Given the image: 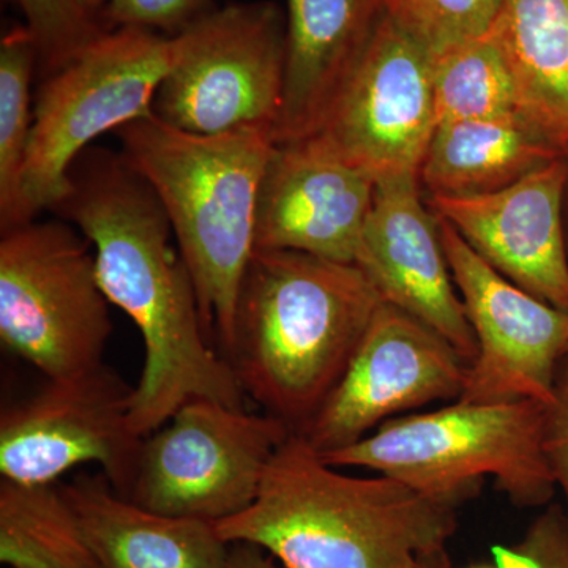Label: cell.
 <instances>
[{
  "label": "cell",
  "instance_id": "cell-10",
  "mask_svg": "<svg viewBox=\"0 0 568 568\" xmlns=\"http://www.w3.org/2000/svg\"><path fill=\"white\" fill-rule=\"evenodd\" d=\"M130 387L99 364L47 386L0 416V474L22 485H55L74 467L97 465L129 497L142 440L130 424Z\"/></svg>",
  "mask_w": 568,
  "mask_h": 568
},
{
  "label": "cell",
  "instance_id": "cell-3",
  "mask_svg": "<svg viewBox=\"0 0 568 568\" xmlns=\"http://www.w3.org/2000/svg\"><path fill=\"white\" fill-rule=\"evenodd\" d=\"M383 304L355 264L290 250H254L223 357L245 395L301 433Z\"/></svg>",
  "mask_w": 568,
  "mask_h": 568
},
{
  "label": "cell",
  "instance_id": "cell-16",
  "mask_svg": "<svg viewBox=\"0 0 568 568\" xmlns=\"http://www.w3.org/2000/svg\"><path fill=\"white\" fill-rule=\"evenodd\" d=\"M567 182L566 152L497 192L426 204L500 275L568 312Z\"/></svg>",
  "mask_w": 568,
  "mask_h": 568
},
{
  "label": "cell",
  "instance_id": "cell-28",
  "mask_svg": "<svg viewBox=\"0 0 568 568\" xmlns=\"http://www.w3.org/2000/svg\"><path fill=\"white\" fill-rule=\"evenodd\" d=\"M544 446L556 485L566 497L568 521V355L560 365L552 398L545 405Z\"/></svg>",
  "mask_w": 568,
  "mask_h": 568
},
{
  "label": "cell",
  "instance_id": "cell-24",
  "mask_svg": "<svg viewBox=\"0 0 568 568\" xmlns=\"http://www.w3.org/2000/svg\"><path fill=\"white\" fill-rule=\"evenodd\" d=\"M504 0H386L387 10L433 55L487 36Z\"/></svg>",
  "mask_w": 568,
  "mask_h": 568
},
{
  "label": "cell",
  "instance_id": "cell-17",
  "mask_svg": "<svg viewBox=\"0 0 568 568\" xmlns=\"http://www.w3.org/2000/svg\"><path fill=\"white\" fill-rule=\"evenodd\" d=\"M386 10V0H286L275 144L313 136Z\"/></svg>",
  "mask_w": 568,
  "mask_h": 568
},
{
  "label": "cell",
  "instance_id": "cell-26",
  "mask_svg": "<svg viewBox=\"0 0 568 568\" xmlns=\"http://www.w3.org/2000/svg\"><path fill=\"white\" fill-rule=\"evenodd\" d=\"M212 10L213 0H106L99 21L104 31L134 28L175 37Z\"/></svg>",
  "mask_w": 568,
  "mask_h": 568
},
{
  "label": "cell",
  "instance_id": "cell-7",
  "mask_svg": "<svg viewBox=\"0 0 568 568\" xmlns=\"http://www.w3.org/2000/svg\"><path fill=\"white\" fill-rule=\"evenodd\" d=\"M110 301L92 245L65 220L22 224L0 241V343L48 379L102 364Z\"/></svg>",
  "mask_w": 568,
  "mask_h": 568
},
{
  "label": "cell",
  "instance_id": "cell-14",
  "mask_svg": "<svg viewBox=\"0 0 568 568\" xmlns=\"http://www.w3.org/2000/svg\"><path fill=\"white\" fill-rule=\"evenodd\" d=\"M376 181L320 136L275 144L256 200V250L354 264Z\"/></svg>",
  "mask_w": 568,
  "mask_h": 568
},
{
  "label": "cell",
  "instance_id": "cell-2",
  "mask_svg": "<svg viewBox=\"0 0 568 568\" xmlns=\"http://www.w3.org/2000/svg\"><path fill=\"white\" fill-rule=\"evenodd\" d=\"M455 511L395 478L339 473L291 433L252 506L215 529L227 545H254L286 568H414L446 552Z\"/></svg>",
  "mask_w": 568,
  "mask_h": 568
},
{
  "label": "cell",
  "instance_id": "cell-20",
  "mask_svg": "<svg viewBox=\"0 0 568 568\" xmlns=\"http://www.w3.org/2000/svg\"><path fill=\"white\" fill-rule=\"evenodd\" d=\"M488 36L517 85L519 114L568 148V0H504Z\"/></svg>",
  "mask_w": 568,
  "mask_h": 568
},
{
  "label": "cell",
  "instance_id": "cell-18",
  "mask_svg": "<svg viewBox=\"0 0 568 568\" xmlns=\"http://www.w3.org/2000/svg\"><path fill=\"white\" fill-rule=\"evenodd\" d=\"M103 568H224L230 545L204 519L171 517L119 495L102 473L62 485Z\"/></svg>",
  "mask_w": 568,
  "mask_h": 568
},
{
  "label": "cell",
  "instance_id": "cell-32",
  "mask_svg": "<svg viewBox=\"0 0 568 568\" xmlns=\"http://www.w3.org/2000/svg\"><path fill=\"white\" fill-rule=\"evenodd\" d=\"M567 160H568V149H567ZM564 224H566V239H567V250H568V182L566 189V200H564Z\"/></svg>",
  "mask_w": 568,
  "mask_h": 568
},
{
  "label": "cell",
  "instance_id": "cell-27",
  "mask_svg": "<svg viewBox=\"0 0 568 568\" xmlns=\"http://www.w3.org/2000/svg\"><path fill=\"white\" fill-rule=\"evenodd\" d=\"M499 568H568V521L559 506H548L510 547L493 549Z\"/></svg>",
  "mask_w": 568,
  "mask_h": 568
},
{
  "label": "cell",
  "instance_id": "cell-23",
  "mask_svg": "<svg viewBox=\"0 0 568 568\" xmlns=\"http://www.w3.org/2000/svg\"><path fill=\"white\" fill-rule=\"evenodd\" d=\"M433 102L436 126L519 112L514 77L488 33L435 55Z\"/></svg>",
  "mask_w": 568,
  "mask_h": 568
},
{
  "label": "cell",
  "instance_id": "cell-13",
  "mask_svg": "<svg viewBox=\"0 0 568 568\" xmlns=\"http://www.w3.org/2000/svg\"><path fill=\"white\" fill-rule=\"evenodd\" d=\"M439 226L477 345L458 402L547 405L568 355V312L500 275L452 224Z\"/></svg>",
  "mask_w": 568,
  "mask_h": 568
},
{
  "label": "cell",
  "instance_id": "cell-33",
  "mask_svg": "<svg viewBox=\"0 0 568 568\" xmlns=\"http://www.w3.org/2000/svg\"><path fill=\"white\" fill-rule=\"evenodd\" d=\"M469 568H499V567H497L496 564L493 562V564H488V566H473Z\"/></svg>",
  "mask_w": 568,
  "mask_h": 568
},
{
  "label": "cell",
  "instance_id": "cell-1",
  "mask_svg": "<svg viewBox=\"0 0 568 568\" xmlns=\"http://www.w3.org/2000/svg\"><path fill=\"white\" fill-rule=\"evenodd\" d=\"M52 212L91 242L104 295L142 336L144 365L130 398L134 432L151 435L196 398L244 407L237 376L209 345L192 274L171 244L170 219L122 153L85 149Z\"/></svg>",
  "mask_w": 568,
  "mask_h": 568
},
{
  "label": "cell",
  "instance_id": "cell-19",
  "mask_svg": "<svg viewBox=\"0 0 568 568\" xmlns=\"http://www.w3.org/2000/svg\"><path fill=\"white\" fill-rule=\"evenodd\" d=\"M566 152L519 112L443 123L426 149L418 182L428 197L493 193Z\"/></svg>",
  "mask_w": 568,
  "mask_h": 568
},
{
  "label": "cell",
  "instance_id": "cell-15",
  "mask_svg": "<svg viewBox=\"0 0 568 568\" xmlns=\"http://www.w3.org/2000/svg\"><path fill=\"white\" fill-rule=\"evenodd\" d=\"M426 205L418 174L377 181L354 264L386 304L443 335L469 365L476 338L452 276L439 219Z\"/></svg>",
  "mask_w": 568,
  "mask_h": 568
},
{
  "label": "cell",
  "instance_id": "cell-21",
  "mask_svg": "<svg viewBox=\"0 0 568 568\" xmlns=\"http://www.w3.org/2000/svg\"><path fill=\"white\" fill-rule=\"evenodd\" d=\"M0 560L10 568H103L62 485L0 480Z\"/></svg>",
  "mask_w": 568,
  "mask_h": 568
},
{
  "label": "cell",
  "instance_id": "cell-22",
  "mask_svg": "<svg viewBox=\"0 0 568 568\" xmlns=\"http://www.w3.org/2000/svg\"><path fill=\"white\" fill-rule=\"evenodd\" d=\"M39 50L26 26L0 41V231L26 224L22 179L33 126L32 80Z\"/></svg>",
  "mask_w": 568,
  "mask_h": 568
},
{
  "label": "cell",
  "instance_id": "cell-31",
  "mask_svg": "<svg viewBox=\"0 0 568 568\" xmlns=\"http://www.w3.org/2000/svg\"><path fill=\"white\" fill-rule=\"evenodd\" d=\"M82 7L88 10L89 14L99 20L100 13H102L104 3L106 0H81Z\"/></svg>",
  "mask_w": 568,
  "mask_h": 568
},
{
  "label": "cell",
  "instance_id": "cell-4",
  "mask_svg": "<svg viewBox=\"0 0 568 568\" xmlns=\"http://www.w3.org/2000/svg\"><path fill=\"white\" fill-rule=\"evenodd\" d=\"M114 133L123 159L162 203L192 274L205 331L223 351L256 250L257 190L275 148L274 132L196 134L174 129L151 112Z\"/></svg>",
  "mask_w": 568,
  "mask_h": 568
},
{
  "label": "cell",
  "instance_id": "cell-6",
  "mask_svg": "<svg viewBox=\"0 0 568 568\" xmlns=\"http://www.w3.org/2000/svg\"><path fill=\"white\" fill-rule=\"evenodd\" d=\"M173 52V37L112 29L43 78L33 100L22 179L26 223L61 203L69 193L71 166L97 138L151 114Z\"/></svg>",
  "mask_w": 568,
  "mask_h": 568
},
{
  "label": "cell",
  "instance_id": "cell-29",
  "mask_svg": "<svg viewBox=\"0 0 568 568\" xmlns=\"http://www.w3.org/2000/svg\"><path fill=\"white\" fill-rule=\"evenodd\" d=\"M224 568H286L272 556H265L264 549L250 544L230 545Z\"/></svg>",
  "mask_w": 568,
  "mask_h": 568
},
{
  "label": "cell",
  "instance_id": "cell-5",
  "mask_svg": "<svg viewBox=\"0 0 568 568\" xmlns=\"http://www.w3.org/2000/svg\"><path fill=\"white\" fill-rule=\"evenodd\" d=\"M545 405L465 403L390 418L353 446L321 455L328 465L362 467L458 508L485 478L514 506H549L555 476L544 446Z\"/></svg>",
  "mask_w": 568,
  "mask_h": 568
},
{
  "label": "cell",
  "instance_id": "cell-9",
  "mask_svg": "<svg viewBox=\"0 0 568 568\" xmlns=\"http://www.w3.org/2000/svg\"><path fill=\"white\" fill-rule=\"evenodd\" d=\"M291 428L268 414L196 398L144 437L126 499L215 523L246 510Z\"/></svg>",
  "mask_w": 568,
  "mask_h": 568
},
{
  "label": "cell",
  "instance_id": "cell-12",
  "mask_svg": "<svg viewBox=\"0 0 568 568\" xmlns=\"http://www.w3.org/2000/svg\"><path fill=\"white\" fill-rule=\"evenodd\" d=\"M467 364L432 327L384 302L338 383L298 435L317 454L353 446L390 418L459 399Z\"/></svg>",
  "mask_w": 568,
  "mask_h": 568
},
{
  "label": "cell",
  "instance_id": "cell-30",
  "mask_svg": "<svg viewBox=\"0 0 568 568\" xmlns=\"http://www.w3.org/2000/svg\"><path fill=\"white\" fill-rule=\"evenodd\" d=\"M414 568H450V564H448L446 552H440V555L420 560Z\"/></svg>",
  "mask_w": 568,
  "mask_h": 568
},
{
  "label": "cell",
  "instance_id": "cell-8",
  "mask_svg": "<svg viewBox=\"0 0 568 568\" xmlns=\"http://www.w3.org/2000/svg\"><path fill=\"white\" fill-rule=\"evenodd\" d=\"M173 41V63L153 99L156 118L196 134L274 132L286 51V13L275 2L212 10Z\"/></svg>",
  "mask_w": 568,
  "mask_h": 568
},
{
  "label": "cell",
  "instance_id": "cell-11",
  "mask_svg": "<svg viewBox=\"0 0 568 568\" xmlns=\"http://www.w3.org/2000/svg\"><path fill=\"white\" fill-rule=\"evenodd\" d=\"M433 61L386 6L313 136L376 182L418 174L436 130Z\"/></svg>",
  "mask_w": 568,
  "mask_h": 568
},
{
  "label": "cell",
  "instance_id": "cell-25",
  "mask_svg": "<svg viewBox=\"0 0 568 568\" xmlns=\"http://www.w3.org/2000/svg\"><path fill=\"white\" fill-rule=\"evenodd\" d=\"M24 14L43 78L61 70L104 32L81 0H11Z\"/></svg>",
  "mask_w": 568,
  "mask_h": 568
}]
</instances>
